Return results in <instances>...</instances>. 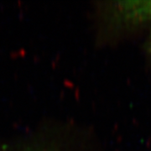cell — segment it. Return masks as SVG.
Instances as JSON below:
<instances>
[{"instance_id":"cell-1","label":"cell","mask_w":151,"mask_h":151,"mask_svg":"<svg viewBox=\"0 0 151 151\" xmlns=\"http://www.w3.org/2000/svg\"><path fill=\"white\" fill-rule=\"evenodd\" d=\"M116 19L125 24L151 23V1H123L114 7Z\"/></svg>"}]
</instances>
